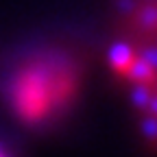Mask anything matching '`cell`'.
Listing matches in <instances>:
<instances>
[{
  "label": "cell",
  "instance_id": "277c9868",
  "mask_svg": "<svg viewBox=\"0 0 157 157\" xmlns=\"http://www.w3.org/2000/svg\"><path fill=\"white\" fill-rule=\"evenodd\" d=\"M0 157H15V153H13V148L0 137Z\"/></svg>",
  "mask_w": 157,
  "mask_h": 157
},
{
  "label": "cell",
  "instance_id": "6da1fadb",
  "mask_svg": "<svg viewBox=\"0 0 157 157\" xmlns=\"http://www.w3.org/2000/svg\"><path fill=\"white\" fill-rule=\"evenodd\" d=\"M85 76L76 50L39 42L17 50L0 70V103L20 127L46 133L74 113L85 92Z\"/></svg>",
  "mask_w": 157,
  "mask_h": 157
},
{
  "label": "cell",
  "instance_id": "3957f363",
  "mask_svg": "<svg viewBox=\"0 0 157 157\" xmlns=\"http://www.w3.org/2000/svg\"><path fill=\"white\" fill-rule=\"evenodd\" d=\"M116 39L157 50V0H113Z\"/></svg>",
  "mask_w": 157,
  "mask_h": 157
},
{
  "label": "cell",
  "instance_id": "7a4b0ae2",
  "mask_svg": "<svg viewBox=\"0 0 157 157\" xmlns=\"http://www.w3.org/2000/svg\"><path fill=\"white\" fill-rule=\"evenodd\" d=\"M107 68L127 98L142 146L157 155V50L113 39Z\"/></svg>",
  "mask_w": 157,
  "mask_h": 157
}]
</instances>
